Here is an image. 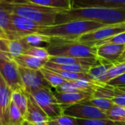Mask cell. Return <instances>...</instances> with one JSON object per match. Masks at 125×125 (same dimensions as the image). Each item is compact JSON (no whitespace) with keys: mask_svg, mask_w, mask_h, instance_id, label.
Segmentation results:
<instances>
[{"mask_svg":"<svg viewBox=\"0 0 125 125\" xmlns=\"http://www.w3.org/2000/svg\"><path fill=\"white\" fill-rule=\"evenodd\" d=\"M73 21H93L107 26L125 23V8H94L62 10L56 16L55 24Z\"/></svg>","mask_w":125,"mask_h":125,"instance_id":"6da1fadb","label":"cell"},{"mask_svg":"<svg viewBox=\"0 0 125 125\" xmlns=\"http://www.w3.org/2000/svg\"><path fill=\"white\" fill-rule=\"evenodd\" d=\"M0 6L10 13L27 19L43 26L55 24L57 14L62 10L31 4H17L0 1Z\"/></svg>","mask_w":125,"mask_h":125,"instance_id":"7a4b0ae2","label":"cell"},{"mask_svg":"<svg viewBox=\"0 0 125 125\" xmlns=\"http://www.w3.org/2000/svg\"><path fill=\"white\" fill-rule=\"evenodd\" d=\"M106 26L93 21H73L44 27L39 34L50 38L78 40L82 35Z\"/></svg>","mask_w":125,"mask_h":125,"instance_id":"3957f363","label":"cell"},{"mask_svg":"<svg viewBox=\"0 0 125 125\" xmlns=\"http://www.w3.org/2000/svg\"><path fill=\"white\" fill-rule=\"evenodd\" d=\"M46 48L50 56L78 58L98 57L96 54L97 48L96 46L85 44L77 40L51 38Z\"/></svg>","mask_w":125,"mask_h":125,"instance_id":"277c9868","label":"cell"},{"mask_svg":"<svg viewBox=\"0 0 125 125\" xmlns=\"http://www.w3.org/2000/svg\"><path fill=\"white\" fill-rule=\"evenodd\" d=\"M37 104L47 114L50 119L55 118L64 114V109L57 102L51 89H40L30 94Z\"/></svg>","mask_w":125,"mask_h":125,"instance_id":"5b68a950","label":"cell"},{"mask_svg":"<svg viewBox=\"0 0 125 125\" xmlns=\"http://www.w3.org/2000/svg\"><path fill=\"white\" fill-rule=\"evenodd\" d=\"M0 74L13 91L24 90L19 66L13 59H0Z\"/></svg>","mask_w":125,"mask_h":125,"instance_id":"8992f818","label":"cell"},{"mask_svg":"<svg viewBox=\"0 0 125 125\" xmlns=\"http://www.w3.org/2000/svg\"><path fill=\"white\" fill-rule=\"evenodd\" d=\"M19 72L24 91L27 94L43 88L51 89V85L44 78L41 70H33L19 66Z\"/></svg>","mask_w":125,"mask_h":125,"instance_id":"52a82bcc","label":"cell"},{"mask_svg":"<svg viewBox=\"0 0 125 125\" xmlns=\"http://www.w3.org/2000/svg\"><path fill=\"white\" fill-rule=\"evenodd\" d=\"M125 32V23L108 25L99 30L92 31L82 35L77 41L85 44L94 46V45L101 41L110 38L116 35Z\"/></svg>","mask_w":125,"mask_h":125,"instance_id":"ba28073f","label":"cell"},{"mask_svg":"<svg viewBox=\"0 0 125 125\" xmlns=\"http://www.w3.org/2000/svg\"><path fill=\"white\" fill-rule=\"evenodd\" d=\"M64 114L77 119H108L105 112L83 102L67 107Z\"/></svg>","mask_w":125,"mask_h":125,"instance_id":"9c48e42d","label":"cell"},{"mask_svg":"<svg viewBox=\"0 0 125 125\" xmlns=\"http://www.w3.org/2000/svg\"><path fill=\"white\" fill-rule=\"evenodd\" d=\"M70 2L71 9L125 8V0H70Z\"/></svg>","mask_w":125,"mask_h":125,"instance_id":"30bf717a","label":"cell"},{"mask_svg":"<svg viewBox=\"0 0 125 125\" xmlns=\"http://www.w3.org/2000/svg\"><path fill=\"white\" fill-rule=\"evenodd\" d=\"M28 106L24 119L33 125H48L49 117L37 104L33 97L28 94Z\"/></svg>","mask_w":125,"mask_h":125,"instance_id":"8fae6325","label":"cell"},{"mask_svg":"<svg viewBox=\"0 0 125 125\" xmlns=\"http://www.w3.org/2000/svg\"><path fill=\"white\" fill-rule=\"evenodd\" d=\"M97 48L96 54L99 59L110 63H117L118 60L125 51V44H103Z\"/></svg>","mask_w":125,"mask_h":125,"instance_id":"7c38bea8","label":"cell"},{"mask_svg":"<svg viewBox=\"0 0 125 125\" xmlns=\"http://www.w3.org/2000/svg\"><path fill=\"white\" fill-rule=\"evenodd\" d=\"M12 93L13 91L0 74V115L2 125H7L8 110L12 102Z\"/></svg>","mask_w":125,"mask_h":125,"instance_id":"4fadbf2b","label":"cell"},{"mask_svg":"<svg viewBox=\"0 0 125 125\" xmlns=\"http://www.w3.org/2000/svg\"><path fill=\"white\" fill-rule=\"evenodd\" d=\"M53 93L64 110L70 105L84 102L93 98V94L90 93H60L56 91Z\"/></svg>","mask_w":125,"mask_h":125,"instance_id":"5bb4252c","label":"cell"},{"mask_svg":"<svg viewBox=\"0 0 125 125\" xmlns=\"http://www.w3.org/2000/svg\"><path fill=\"white\" fill-rule=\"evenodd\" d=\"M48 61L56 64L61 65H81L88 67H93L101 64L98 57L95 58H78L69 57H54L50 56Z\"/></svg>","mask_w":125,"mask_h":125,"instance_id":"9a60e30c","label":"cell"},{"mask_svg":"<svg viewBox=\"0 0 125 125\" xmlns=\"http://www.w3.org/2000/svg\"><path fill=\"white\" fill-rule=\"evenodd\" d=\"M10 2L17 4H31L42 7L68 10L71 9L70 0H12Z\"/></svg>","mask_w":125,"mask_h":125,"instance_id":"2e32d148","label":"cell"},{"mask_svg":"<svg viewBox=\"0 0 125 125\" xmlns=\"http://www.w3.org/2000/svg\"><path fill=\"white\" fill-rule=\"evenodd\" d=\"M0 28L8 39L13 40L19 38L16 30L13 24L12 14L1 6H0Z\"/></svg>","mask_w":125,"mask_h":125,"instance_id":"e0dca14e","label":"cell"},{"mask_svg":"<svg viewBox=\"0 0 125 125\" xmlns=\"http://www.w3.org/2000/svg\"><path fill=\"white\" fill-rule=\"evenodd\" d=\"M13 60L19 66L33 70H41L44 67L47 62V60L39 59L28 54H21L15 57Z\"/></svg>","mask_w":125,"mask_h":125,"instance_id":"ac0fdd59","label":"cell"},{"mask_svg":"<svg viewBox=\"0 0 125 125\" xmlns=\"http://www.w3.org/2000/svg\"><path fill=\"white\" fill-rule=\"evenodd\" d=\"M30 46L25 42L23 38L13 40L8 39V52L12 59H14L21 54H24Z\"/></svg>","mask_w":125,"mask_h":125,"instance_id":"d6986e66","label":"cell"},{"mask_svg":"<svg viewBox=\"0 0 125 125\" xmlns=\"http://www.w3.org/2000/svg\"><path fill=\"white\" fill-rule=\"evenodd\" d=\"M44 68L49 70H59L68 72H77V73H88L91 67L81 66V65H61L56 64L47 61Z\"/></svg>","mask_w":125,"mask_h":125,"instance_id":"ffe728a7","label":"cell"},{"mask_svg":"<svg viewBox=\"0 0 125 125\" xmlns=\"http://www.w3.org/2000/svg\"><path fill=\"white\" fill-rule=\"evenodd\" d=\"M28 94L24 90H17L12 93V101L18 107L20 112L24 117L28 106Z\"/></svg>","mask_w":125,"mask_h":125,"instance_id":"44dd1931","label":"cell"},{"mask_svg":"<svg viewBox=\"0 0 125 125\" xmlns=\"http://www.w3.org/2000/svg\"><path fill=\"white\" fill-rule=\"evenodd\" d=\"M124 73H125V62L115 63L102 77L99 79L97 83H99V84H102V85L107 84L110 80L118 77V76Z\"/></svg>","mask_w":125,"mask_h":125,"instance_id":"7402d4cb","label":"cell"},{"mask_svg":"<svg viewBox=\"0 0 125 125\" xmlns=\"http://www.w3.org/2000/svg\"><path fill=\"white\" fill-rule=\"evenodd\" d=\"M24 121V117L20 112L18 107L12 101L8 110L7 125H23Z\"/></svg>","mask_w":125,"mask_h":125,"instance_id":"603a6c76","label":"cell"},{"mask_svg":"<svg viewBox=\"0 0 125 125\" xmlns=\"http://www.w3.org/2000/svg\"><path fill=\"white\" fill-rule=\"evenodd\" d=\"M41 72H42L44 78L49 83L51 87H53L54 88L60 86L61 85H62L66 82V80L65 79L60 77L58 74H57L51 70H49L44 67L41 69Z\"/></svg>","mask_w":125,"mask_h":125,"instance_id":"cb8c5ba5","label":"cell"},{"mask_svg":"<svg viewBox=\"0 0 125 125\" xmlns=\"http://www.w3.org/2000/svg\"><path fill=\"white\" fill-rule=\"evenodd\" d=\"M83 104L91 105L93 107H95L104 112H107L110 110L112 107H113L115 104L112 102V100L103 99V98H95L93 97L88 101L83 102Z\"/></svg>","mask_w":125,"mask_h":125,"instance_id":"d4e9b609","label":"cell"},{"mask_svg":"<svg viewBox=\"0 0 125 125\" xmlns=\"http://www.w3.org/2000/svg\"><path fill=\"white\" fill-rule=\"evenodd\" d=\"M114 66V63H102L91 67L88 71V74L93 79V80L97 82L100 77H102L109 69Z\"/></svg>","mask_w":125,"mask_h":125,"instance_id":"484cf974","label":"cell"},{"mask_svg":"<svg viewBox=\"0 0 125 125\" xmlns=\"http://www.w3.org/2000/svg\"><path fill=\"white\" fill-rule=\"evenodd\" d=\"M114 96H115V87L107 84L99 86L93 94V97L103 98L110 100H112L114 98Z\"/></svg>","mask_w":125,"mask_h":125,"instance_id":"4316f807","label":"cell"},{"mask_svg":"<svg viewBox=\"0 0 125 125\" xmlns=\"http://www.w3.org/2000/svg\"><path fill=\"white\" fill-rule=\"evenodd\" d=\"M108 119L118 121L125 122V107L115 105L110 110L106 112Z\"/></svg>","mask_w":125,"mask_h":125,"instance_id":"83f0119b","label":"cell"},{"mask_svg":"<svg viewBox=\"0 0 125 125\" xmlns=\"http://www.w3.org/2000/svg\"><path fill=\"white\" fill-rule=\"evenodd\" d=\"M25 42L31 46H39L40 44L43 43H46V44L50 41L51 38L40 35V34H32V35H27L24 37H22Z\"/></svg>","mask_w":125,"mask_h":125,"instance_id":"f1b7e54d","label":"cell"},{"mask_svg":"<svg viewBox=\"0 0 125 125\" xmlns=\"http://www.w3.org/2000/svg\"><path fill=\"white\" fill-rule=\"evenodd\" d=\"M24 54H28L33 57H35L39 59L47 60L50 57V54L47 51L46 48L41 47V46H30Z\"/></svg>","mask_w":125,"mask_h":125,"instance_id":"f546056e","label":"cell"},{"mask_svg":"<svg viewBox=\"0 0 125 125\" xmlns=\"http://www.w3.org/2000/svg\"><path fill=\"white\" fill-rule=\"evenodd\" d=\"M78 125H119L120 122L110 119H77Z\"/></svg>","mask_w":125,"mask_h":125,"instance_id":"4dcf8cb0","label":"cell"},{"mask_svg":"<svg viewBox=\"0 0 125 125\" xmlns=\"http://www.w3.org/2000/svg\"><path fill=\"white\" fill-rule=\"evenodd\" d=\"M108 43H112V44H125V32L120 33L118 35H116L113 37H111L110 38L101 41L97 42L94 46H99L103 44H108Z\"/></svg>","mask_w":125,"mask_h":125,"instance_id":"1f68e13d","label":"cell"},{"mask_svg":"<svg viewBox=\"0 0 125 125\" xmlns=\"http://www.w3.org/2000/svg\"><path fill=\"white\" fill-rule=\"evenodd\" d=\"M112 102L115 105L125 107V87H115V96Z\"/></svg>","mask_w":125,"mask_h":125,"instance_id":"d6a6232c","label":"cell"},{"mask_svg":"<svg viewBox=\"0 0 125 125\" xmlns=\"http://www.w3.org/2000/svg\"><path fill=\"white\" fill-rule=\"evenodd\" d=\"M53 120L57 121L60 125H78L77 118L65 114L53 118Z\"/></svg>","mask_w":125,"mask_h":125,"instance_id":"836d02e7","label":"cell"},{"mask_svg":"<svg viewBox=\"0 0 125 125\" xmlns=\"http://www.w3.org/2000/svg\"><path fill=\"white\" fill-rule=\"evenodd\" d=\"M0 59H12L8 48V38L0 36Z\"/></svg>","mask_w":125,"mask_h":125,"instance_id":"e575fe53","label":"cell"},{"mask_svg":"<svg viewBox=\"0 0 125 125\" xmlns=\"http://www.w3.org/2000/svg\"><path fill=\"white\" fill-rule=\"evenodd\" d=\"M55 91L60 93H86V92H84V91H82L75 88L68 81H66L65 83L61 85L60 86L56 88Z\"/></svg>","mask_w":125,"mask_h":125,"instance_id":"d590c367","label":"cell"},{"mask_svg":"<svg viewBox=\"0 0 125 125\" xmlns=\"http://www.w3.org/2000/svg\"><path fill=\"white\" fill-rule=\"evenodd\" d=\"M113 87H125V73L107 83Z\"/></svg>","mask_w":125,"mask_h":125,"instance_id":"8d00e7d4","label":"cell"},{"mask_svg":"<svg viewBox=\"0 0 125 125\" xmlns=\"http://www.w3.org/2000/svg\"><path fill=\"white\" fill-rule=\"evenodd\" d=\"M121 62H125V51L121 56V57L118 60L117 63H121Z\"/></svg>","mask_w":125,"mask_h":125,"instance_id":"74e56055","label":"cell"},{"mask_svg":"<svg viewBox=\"0 0 125 125\" xmlns=\"http://www.w3.org/2000/svg\"><path fill=\"white\" fill-rule=\"evenodd\" d=\"M48 125H60L57 121H55L53 119H49V121H48Z\"/></svg>","mask_w":125,"mask_h":125,"instance_id":"f35d334b","label":"cell"},{"mask_svg":"<svg viewBox=\"0 0 125 125\" xmlns=\"http://www.w3.org/2000/svg\"><path fill=\"white\" fill-rule=\"evenodd\" d=\"M0 36H2V37H3V38H6V35H5V33L2 32V30H1V28H0Z\"/></svg>","mask_w":125,"mask_h":125,"instance_id":"ab89813d","label":"cell"},{"mask_svg":"<svg viewBox=\"0 0 125 125\" xmlns=\"http://www.w3.org/2000/svg\"><path fill=\"white\" fill-rule=\"evenodd\" d=\"M0 125H2V118H1V115H0Z\"/></svg>","mask_w":125,"mask_h":125,"instance_id":"60d3db41","label":"cell"},{"mask_svg":"<svg viewBox=\"0 0 125 125\" xmlns=\"http://www.w3.org/2000/svg\"><path fill=\"white\" fill-rule=\"evenodd\" d=\"M119 125H125V122H120Z\"/></svg>","mask_w":125,"mask_h":125,"instance_id":"b9f144b4","label":"cell"},{"mask_svg":"<svg viewBox=\"0 0 125 125\" xmlns=\"http://www.w3.org/2000/svg\"><path fill=\"white\" fill-rule=\"evenodd\" d=\"M0 1H7V2H11L12 0H0Z\"/></svg>","mask_w":125,"mask_h":125,"instance_id":"7bdbcfd3","label":"cell"}]
</instances>
